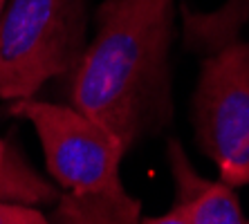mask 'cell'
<instances>
[{
    "mask_svg": "<svg viewBox=\"0 0 249 224\" xmlns=\"http://www.w3.org/2000/svg\"><path fill=\"white\" fill-rule=\"evenodd\" d=\"M0 224H52L41 211L20 202L0 200Z\"/></svg>",
    "mask_w": 249,
    "mask_h": 224,
    "instance_id": "ba28073f",
    "label": "cell"
},
{
    "mask_svg": "<svg viewBox=\"0 0 249 224\" xmlns=\"http://www.w3.org/2000/svg\"><path fill=\"white\" fill-rule=\"evenodd\" d=\"M249 23V0H225L213 12H193L182 7L184 43L193 52L211 54L238 38Z\"/></svg>",
    "mask_w": 249,
    "mask_h": 224,
    "instance_id": "8992f818",
    "label": "cell"
},
{
    "mask_svg": "<svg viewBox=\"0 0 249 224\" xmlns=\"http://www.w3.org/2000/svg\"><path fill=\"white\" fill-rule=\"evenodd\" d=\"M86 0H7L0 14V97H34L83 54Z\"/></svg>",
    "mask_w": 249,
    "mask_h": 224,
    "instance_id": "7a4b0ae2",
    "label": "cell"
},
{
    "mask_svg": "<svg viewBox=\"0 0 249 224\" xmlns=\"http://www.w3.org/2000/svg\"><path fill=\"white\" fill-rule=\"evenodd\" d=\"M52 224H101V222L97 218H92L70 193H63V195H58V207L54 211Z\"/></svg>",
    "mask_w": 249,
    "mask_h": 224,
    "instance_id": "9c48e42d",
    "label": "cell"
},
{
    "mask_svg": "<svg viewBox=\"0 0 249 224\" xmlns=\"http://www.w3.org/2000/svg\"><path fill=\"white\" fill-rule=\"evenodd\" d=\"M142 224H193L191 207H189L186 200L178 197L175 207L168 213H164L160 218H142Z\"/></svg>",
    "mask_w": 249,
    "mask_h": 224,
    "instance_id": "30bf717a",
    "label": "cell"
},
{
    "mask_svg": "<svg viewBox=\"0 0 249 224\" xmlns=\"http://www.w3.org/2000/svg\"><path fill=\"white\" fill-rule=\"evenodd\" d=\"M5 5H7V0H0V14H2V9H5Z\"/></svg>",
    "mask_w": 249,
    "mask_h": 224,
    "instance_id": "8fae6325",
    "label": "cell"
},
{
    "mask_svg": "<svg viewBox=\"0 0 249 224\" xmlns=\"http://www.w3.org/2000/svg\"><path fill=\"white\" fill-rule=\"evenodd\" d=\"M52 197H56V193L29 171L5 139H0V200L29 204L47 202Z\"/></svg>",
    "mask_w": 249,
    "mask_h": 224,
    "instance_id": "52a82bcc",
    "label": "cell"
},
{
    "mask_svg": "<svg viewBox=\"0 0 249 224\" xmlns=\"http://www.w3.org/2000/svg\"><path fill=\"white\" fill-rule=\"evenodd\" d=\"M173 0H106L97 34L74 65L70 103L122 139H135L168 112Z\"/></svg>",
    "mask_w": 249,
    "mask_h": 224,
    "instance_id": "6da1fadb",
    "label": "cell"
},
{
    "mask_svg": "<svg viewBox=\"0 0 249 224\" xmlns=\"http://www.w3.org/2000/svg\"><path fill=\"white\" fill-rule=\"evenodd\" d=\"M9 112L34 126L47 171L65 193L112 204L139 202L128 195L119 177L128 148L108 128L72 105L47 103L32 97L12 101Z\"/></svg>",
    "mask_w": 249,
    "mask_h": 224,
    "instance_id": "3957f363",
    "label": "cell"
},
{
    "mask_svg": "<svg viewBox=\"0 0 249 224\" xmlns=\"http://www.w3.org/2000/svg\"><path fill=\"white\" fill-rule=\"evenodd\" d=\"M193 123L202 153L220 182L249 184V40L207 54L193 97Z\"/></svg>",
    "mask_w": 249,
    "mask_h": 224,
    "instance_id": "277c9868",
    "label": "cell"
},
{
    "mask_svg": "<svg viewBox=\"0 0 249 224\" xmlns=\"http://www.w3.org/2000/svg\"><path fill=\"white\" fill-rule=\"evenodd\" d=\"M168 161L178 184V197L189 202L193 224H247L233 186L225 182H209L196 175L184 148L178 141L168 144Z\"/></svg>",
    "mask_w": 249,
    "mask_h": 224,
    "instance_id": "5b68a950",
    "label": "cell"
}]
</instances>
